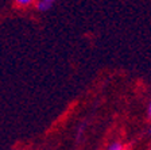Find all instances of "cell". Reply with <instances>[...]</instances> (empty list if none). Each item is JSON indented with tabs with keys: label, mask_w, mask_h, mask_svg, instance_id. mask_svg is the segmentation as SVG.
<instances>
[{
	"label": "cell",
	"mask_w": 151,
	"mask_h": 150,
	"mask_svg": "<svg viewBox=\"0 0 151 150\" xmlns=\"http://www.w3.org/2000/svg\"><path fill=\"white\" fill-rule=\"evenodd\" d=\"M54 4L49 3V1H46V0H37L34 3V7L35 9H37L38 12H47L49 9L53 8Z\"/></svg>",
	"instance_id": "6da1fadb"
},
{
	"label": "cell",
	"mask_w": 151,
	"mask_h": 150,
	"mask_svg": "<svg viewBox=\"0 0 151 150\" xmlns=\"http://www.w3.org/2000/svg\"><path fill=\"white\" fill-rule=\"evenodd\" d=\"M107 150H124V145L122 143V141L115 139L107 146Z\"/></svg>",
	"instance_id": "3957f363"
},
{
	"label": "cell",
	"mask_w": 151,
	"mask_h": 150,
	"mask_svg": "<svg viewBox=\"0 0 151 150\" xmlns=\"http://www.w3.org/2000/svg\"><path fill=\"white\" fill-rule=\"evenodd\" d=\"M85 131V123H81V125L77 127V133H76V139H80V138L82 137V134H84Z\"/></svg>",
	"instance_id": "277c9868"
},
{
	"label": "cell",
	"mask_w": 151,
	"mask_h": 150,
	"mask_svg": "<svg viewBox=\"0 0 151 150\" xmlns=\"http://www.w3.org/2000/svg\"><path fill=\"white\" fill-rule=\"evenodd\" d=\"M46 1H49V3H51V4H54L57 1V0H46Z\"/></svg>",
	"instance_id": "8992f818"
},
{
	"label": "cell",
	"mask_w": 151,
	"mask_h": 150,
	"mask_svg": "<svg viewBox=\"0 0 151 150\" xmlns=\"http://www.w3.org/2000/svg\"><path fill=\"white\" fill-rule=\"evenodd\" d=\"M147 118L151 119V100H150V103H148V106H147Z\"/></svg>",
	"instance_id": "5b68a950"
},
{
	"label": "cell",
	"mask_w": 151,
	"mask_h": 150,
	"mask_svg": "<svg viewBox=\"0 0 151 150\" xmlns=\"http://www.w3.org/2000/svg\"><path fill=\"white\" fill-rule=\"evenodd\" d=\"M37 0H14V4H15L18 8H27V7L32 6Z\"/></svg>",
	"instance_id": "7a4b0ae2"
},
{
	"label": "cell",
	"mask_w": 151,
	"mask_h": 150,
	"mask_svg": "<svg viewBox=\"0 0 151 150\" xmlns=\"http://www.w3.org/2000/svg\"><path fill=\"white\" fill-rule=\"evenodd\" d=\"M11 150H23V149H11Z\"/></svg>",
	"instance_id": "52a82bcc"
}]
</instances>
